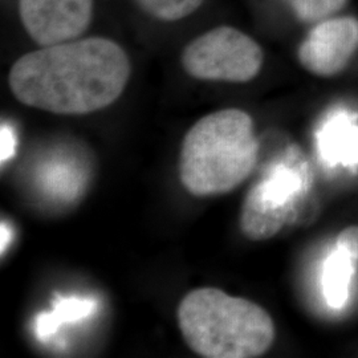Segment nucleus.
<instances>
[{
  "mask_svg": "<svg viewBox=\"0 0 358 358\" xmlns=\"http://www.w3.org/2000/svg\"><path fill=\"white\" fill-rule=\"evenodd\" d=\"M130 77L124 50L103 38L47 45L20 57L8 84L16 100L55 115H88L115 103Z\"/></svg>",
  "mask_w": 358,
  "mask_h": 358,
  "instance_id": "f257e3e1",
  "label": "nucleus"
},
{
  "mask_svg": "<svg viewBox=\"0 0 358 358\" xmlns=\"http://www.w3.org/2000/svg\"><path fill=\"white\" fill-rule=\"evenodd\" d=\"M259 142L250 115L223 109L202 117L187 131L179 157V178L195 196L232 192L250 177Z\"/></svg>",
  "mask_w": 358,
  "mask_h": 358,
  "instance_id": "f03ea898",
  "label": "nucleus"
},
{
  "mask_svg": "<svg viewBox=\"0 0 358 358\" xmlns=\"http://www.w3.org/2000/svg\"><path fill=\"white\" fill-rule=\"evenodd\" d=\"M177 319L185 343L201 357H260L275 340V324L264 308L211 287L186 294Z\"/></svg>",
  "mask_w": 358,
  "mask_h": 358,
  "instance_id": "7ed1b4c3",
  "label": "nucleus"
},
{
  "mask_svg": "<svg viewBox=\"0 0 358 358\" xmlns=\"http://www.w3.org/2000/svg\"><path fill=\"white\" fill-rule=\"evenodd\" d=\"M185 71L198 80L247 83L257 76L263 51L254 38L231 27H219L195 38L183 51Z\"/></svg>",
  "mask_w": 358,
  "mask_h": 358,
  "instance_id": "20e7f679",
  "label": "nucleus"
},
{
  "mask_svg": "<svg viewBox=\"0 0 358 358\" xmlns=\"http://www.w3.org/2000/svg\"><path fill=\"white\" fill-rule=\"evenodd\" d=\"M306 190L301 169L285 164L275 167L255 185L244 199L241 211V230L250 241H267L296 215L299 198Z\"/></svg>",
  "mask_w": 358,
  "mask_h": 358,
  "instance_id": "39448f33",
  "label": "nucleus"
},
{
  "mask_svg": "<svg viewBox=\"0 0 358 358\" xmlns=\"http://www.w3.org/2000/svg\"><path fill=\"white\" fill-rule=\"evenodd\" d=\"M93 0H19L28 35L43 47L71 41L90 26Z\"/></svg>",
  "mask_w": 358,
  "mask_h": 358,
  "instance_id": "423d86ee",
  "label": "nucleus"
},
{
  "mask_svg": "<svg viewBox=\"0 0 358 358\" xmlns=\"http://www.w3.org/2000/svg\"><path fill=\"white\" fill-rule=\"evenodd\" d=\"M358 50V19L337 17L315 27L299 48V60L313 75L340 73Z\"/></svg>",
  "mask_w": 358,
  "mask_h": 358,
  "instance_id": "0eeeda50",
  "label": "nucleus"
},
{
  "mask_svg": "<svg viewBox=\"0 0 358 358\" xmlns=\"http://www.w3.org/2000/svg\"><path fill=\"white\" fill-rule=\"evenodd\" d=\"M319 149L329 165H357L358 124L356 115L345 109H334L322 121Z\"/></svg>",
  "mask_w": 358,
  "mask_h": 358,
  "instance_id": "6e6552de",
  "label": "nucleus"
},
{
  "mask_svg": "<svg viewBox=\"0 0 358 358\" xmlns=\"http://www.w3.org/2000/svg\"><path fill=\"white\" fill-rule=\"evenodd\" d=\"M97 309V303L93 299L59 297L55 301L52 312L40 313L35 321V333L40 341H48L60 327L68 322H76L90 317Z\"/></svg>",
  "mask_w": 358,
  "mask_h": 358,
  "instance_id": "1a4fd4ad",
  "label": "nucleus"
},
{
  "mask_svg": "<svg viewBox=\"0 0 358 358\" xmlns=\"http://www.w3.org/2000/svg\"><path fill=\"white\" fill-rule=\"evenodd\" d=\"M352 256L345 250L336 245V248L327 257L324 264L322 287L324 296L329 307L341 309L345 307L349 294V284L353 275Z\"/></svg>",
  "mask_w": 358,
  "mask_h": 358,
  "instance_id": "9d476101",
  "label": "nucleus"
},
{
  "mask_svg": "<svg viewBox=\"0 0 358 358\" xmlns=\"http://www.w3.org/2000/svg\"><path fill=\"white\" fill-rule=\"evenodd\" d=\"M203 1L205 0H137L143 11L166 22L189 16L198 10Z\"/></svg>",
  "mask_w": 358,
  "mask_h": 358,
  "instance_id": "9b49d317",
  "label": "nucleus"
},
{
  "mask_svg": "<svg viewBox=\"0 0 358 358\" xmlns=\"http://www.w3.org/2000/svg\"><path fill=\"white\" fill-rule=\"evenodd\" d=\"M287 3L301 22L310 23L340 11L346 0H287Z\"/></svg>",
  "mask_w": 358,
  "mask_h": 358,
  "instance_id": "f8f14e48",
  "label": "nucleus"
},
{
  "mask_svg": "<svg viewBox=\"0 0 358 358\" xmlns=\"http://www.w3.org/2000/svg\"><path fill=\"white\" fill-rule=\"evenodd\" d=\"M16 150V136L8 124H1L0 128V162L1 166L8 162Z\"/></svg>",
  "mask_w": 358,
  "mask_h": 358,
  "instance_id": "ddd939ff",
  "label": "nucleus"
},
{
  "mask_svg": "<svg viewBox=\"0 0 358 358\" xmlns=\"http://www.w3.org/2000/svg\"><path fill=\"white\" fill-rule=\"evenodd\" d=\"M336 245L345 250L355 260H358V226H352L341 231Z\"/></svg>",
  "mask_w": 358,
  "mask_h": 358,
  "instance_id": "4468645a",
  "label": "nucleus"
},
{
  "mask_svg": "<svg viewBox=\"0 0 358 358\" xmlns=\"http://www.w3.org/2000/svg\"><path fill=\"white\" fill-rule=\"evenodd\" d=\"M0 230H1V243H0V250H1V255H3V254H4V251L7 250L8 244H10V241H11V230H10V227H8L4 222L1 223Z\"/></svg>",
  "mask_w": 358,
  "mask_h": 358,
  "instance_id": "2eb2a0df",
  "label": "nucleus"
}]
</instances>
